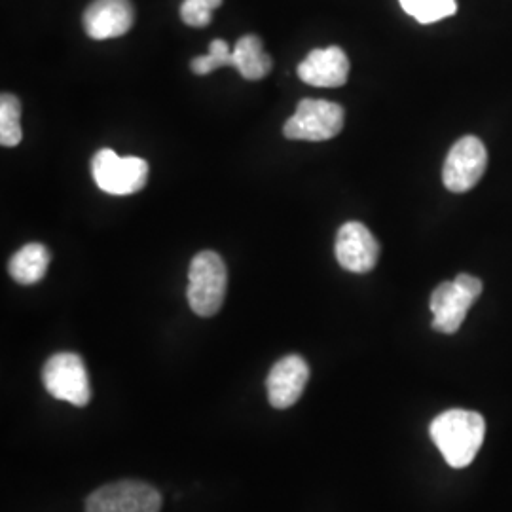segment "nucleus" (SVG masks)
<instances>
[{"label":"nucleus","mask_w":512,"mask_h":512,"mask_svg":"<svg viewBox=\"0 0 512 512\" xmlns=\"http://www.w3.org/2000/svg\"><path fill=\"white\" fill-rule=\"evenodd\" d=\"M21 103L12 93L0 97V143L2 147H16L23 139L21 131Z\"/></svg>","instance_id":"obj_15"},{"label":"nucleus","mask_w":512,"mask_h":512,"mask_svg":"<svg viewBox=\"0 0 512 512\" xmlns=\"http://www.w3.org/2000/svg\"><path fill=\"white\" fill-rule=\"evenodd\" d=\"M404 12L423 25L450 18L458 12L456 0H399Z\"/></svg>","instance_id":"obj_16"},{"label":"nucleus","mask_w":512,"mask_h":512,"mask_svg":"<svg viewBox=\"0 0 512 512\" xmlns=\"http://www.w3.org/2000/svg\"><path fill=\"white\" fill-rule=\"evenodd\" d=\"M93 181L112 196H129L145 188L148 164L137 156H118L114 150L103 148L92 160Z\"/></svg>","instance_id":"obj_4"},{"label":"nucleus","mask_w":512,"mask_h":512,"mask_svg":"<svg viewBox=\"0 0 512 512\" xmlns=\"http://www.w3.org/2000/svg\"><path fill=\"white\" fill-rule=\"evenodd\" d=\"M310 380V366L300 355H287L275 363L266 380L268 399L277 410L293 406Z\"/></svg>","instance_id":"obj_10"},{"label":"nucleus","mask_w":512,"mask_h":512,"mask_svg":"<svg viewBox=\"0 0 512 512\" xmlns=\"http://www.w3.org/2000/svg\"><path fill=\"white\" fill-rule=\"evenodd\" d=\"M162 495L141 480H120L95 490L86 501V512H160Z\"/></svg>","instance_id":"obj_7"},{"label":"nucleus","mask_w":512,"mask_h":512,"mask_svg":"<svg viewBox=\"0 0 512 512\" xmlns=\"http://www.w3.org/2000/svg\"><path fill=\"white\" fill-rule=\"evenodd\" d=\"M480 294L482 281L475 275L459 274L454 281L440 283L429 302L433 311V329L442 334H456Z\"/></svg>","instance_id":"obj_3"},{"label":"nucleus","mask_w":512,"mask_h":512,"mask_svg":"<svg viewBox=\"0 0 512 512\" xmlns=\"http://www.w3.org/2000/svg\"><path fill=\"white\" fill-rule=\"evenodd\" d=\"M486 167H488V152L484 143L478 137L467 135L459 139L448 152L442 167V183L450 192H456V194L469 192L482 179Z\"/></svg>","instance_id":"obj_8"},{"label":"nucleus","mask_w":512,"mask_h":512,"mask_svg":"<svg viewBox=\"0 0 512 512\" xmlns=\"http://www.w3.org/2000/svg\"><path fill=\"white\" fill-rule=\"evenodd\" d=\"M135 10L129 0H93L84 12V29L93 40L126 35L133 27Z\"/></svg>","instance_id":"obj_11"},{"label":"nucleus","mask_w":512,"mask_h":512,"mask_svg":"<svg viewBox=\"0 0 512 512\" xmlns=\"http://www.w3.org/2000/svg\"><path fill=\"white\" fill-rule=\"evenodd\" d=\"M228 272L224 260L215 251L194 256L188 270L186 298L192 311L200 317H213L224 304Z\"/></svg>","instance_id":"obj_2"},{"label":"nucleus","mask_w":512,"mask_h":512,"mask_svg":"<svg viewBox=\"0 0 512 512\" xmlns=\"http://www.w3.org/2000/svg\"><path fill=\"white\" fill-rule=\"evenodd\" d=\"M349 59L338 46L313 50L298 65V78L317 88H340L348 82Z\"/></svg>","instance_id":"obj_12"},{"label":"nucleus","mask_w":512,"mask_h":512,"mask_svg":"<svg viewBox=\"0 0 512 512\" xmlns=\"http://www.w3.org/2000/svg\"><path fill=\"white\" fill-rule=\"evenodd\" d=\"M429 433L446 463L463 469L473 463L484 442L486 421L478 412L454 408L431 421Z\"/></svg>","instance_id":"obj_1"},{"label":"nucleus","mask_w":512,"mask_h":512,"mask_svg":"<svg viewBox=\"0 0 512 512\" xmlns=\"http://www.w3.org/2000/svg\"><path fill=\"white\" fill-rule=\"evenodd\" d=\"M234 67V54L226 40H213L209 46V54L200 55L192 61V71L196 74H209L217 71L220 67Z\"/></svg>","instance_id":"obj_17"},{"label":"nucleus","mask_w":512,"mask_h":512,"mask_svg":"<svg viewBox=\"0 0 512 512\" xmlns=\"http://www.w3.org/2000/svg\"><path fill=\"white\" fill-rule=\"evenodd\" d=\"M334 253L344 270L353 274H366L374 270L378 262L380 245L365 224L351 220L338 230Z\"/></svg>","instance_id":"obj_9"},{"label":"nucleus","mask_w":512,"mask_h":512,"mask_svg":"<svg viewBox=\"0 0 512 512\" xmlns=\"http://www.w3.org/2000/svg\"><path fill=\"white\" fill-rule=\"evenodd\" d=\"M234 67L247 80H262L272 71V57L264 52L262 40L256 35L239 38L232 50Z\"/></svg>","instance_id":"obj_14"},{"label":"nucleus","mask_w":512,"mask_h":512,"mask_svg":"<svg viewBox=\"0 0 512 512\" xmlns=\"http://www.w3.org/2000/svg\"><path fill=\"white\" fill-rule=\"evenodd\" d=\"M220 4L222 0H184L181 4V18L190 27H207Z\"/></svg>","instance_id":"obj_18"},{"label":"nucleus","mask_w":512,"mask_h":512,"mask_svg":"<svg viewBox=\"0 0 512 512\" xmlns=\"http://www.w3.org/2000/svg\"><path fill=\"white\" fill-rule=\"evenodd\" d=\"M50 260L52 255L48 247L42 243H29L10 258L8 272L19 285H35L48 272Z\"/></svg>","instance_id":"obj_13"},{"label":"nucleus","mask_w":512,"mask_h":512,"mask_svg":"<svg viewBox=\"0 0 512 512\" xmlns=\"http://www.w3.org/2000/svg\"><path fill=\"white\" fill-rule=\"evenodd\" d=\"M344 129V109L323 99H302L283 133L293 141H329Z\"/></svg>","instance_id":"obj_6"},{"label":"nucleus","mask_w":512,"mask_h":512,"mask_svg":"<svg viewBox=\"0 0 512 512\" xmlns=\"http://www.w3.org/2000/svg\"><path fill=\"white\" fill-rule=\"evenodd\" d=\"M42 382L46 391L63 403L86 406L92 399V387L88 370L80 355L55 353L42 370Z\"/></svg>","instance_id":"obj_5"}]
</instances>
